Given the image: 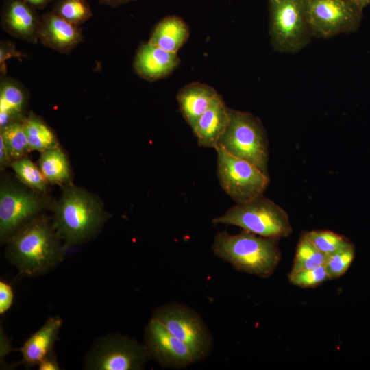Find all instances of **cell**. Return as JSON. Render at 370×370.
Wrapping results in <instances>:
<instances>
[{"label": "cell", "instance_id": "obj_1", "mask_svg": "<svg viewBox=\"0 0 370 370\" xmlns=\"http://www.w3.org/2000/svg\"><path fill=\"white\" fill-rule=\"evenodd\" d=\"M5 256L21 275L37 277L64 259L66 248L56 232L52 217L45 213L17 230L5 243Z\"/></svg>", "mask_w": 370, "mask_h": 370}, {"label": "cell", "instance_id": "obj_2", "mask_svg": "<svg viewBox=\"0 0 370 370\" xmlns=\"http://www.w3.org/2000/svg\"><path fill=\"white\" fill-rule=\"evenodd\" d=\"M54 228L66 249L95 238L112 217L102 200L72 182L62 186V194L51 210Z\"/></svg>", "mask_w": 370, "mask_h": 370}, {"label": "cell", "instance_id": "obj_3", "mask_svg": "<svg viewBox=\"0 0 370 370\" xmlns=\"http://www.w3.org/2000/svg\"><path fill=\"white\" fill-rule=\"evenodd\" d=\"M279 239L244 230L237 234L223 231L216 234L212 249L236 270L267 278L273 273L281 260Z\"/></svg>", "mask_w": 370, "mask_h": 370}, {"label": "cell", "instance_id": "obj_4", "mask_svg": "<svg viewBox=\"0 0 370 370\" xmlns=\"http://www.w3.org/2000/svg\"><path fill=\"white\" fill-rule=\"evenodd\" d=\"M55 201L14 177L1 173L0 182V242L8 240L34 219L51 210Z\"/></svg>", "mask_w": 370, "mask_h": 370}, {"label": "cell", "instance_id": "obj_5", "mask_svg": "<svg viewBox=\"0 0 370 370\" xmlns=\"http://www.w3.org/2000/svg\"><path fill=\"white\" fill-rule=\"evenodd\" d=\"M228 113L227 126L215 148L246 160L268 174L269 140L261 121L249 112L230 108Z\"/></svg>", "mask_w": 370, "mask_h": 370}, {"label": "cell", "instance_id": "obj_6", "mask_svg": "<svg viewBox=\"0 0 370 370\" xmlns=\"http://www.w3.org/2000/svg\"><path fill=\"white\" fill-rule=\"evenodd\" d=\"M214 224L236 225L256 235L283 238L292 232L289 217L279 205L263 195L243 204H236L212 221Z\"/></svg>", "mask_w": 370, "mask_h": 370}, {"label": "cell", "instance_id": "obj_7", "mask_svg": "<svg viewBox=\"0 0 370 370\" xmlns=\"http://www.w3.org/2000/svg\"><path fill=\"white\" fill-rule=\"evenodd\" d=\"M269 34L273 49L280 53H296L312 37L305 0H269Z\"/></svg>", "mask_w": 370, "mask_h": 370}, {"label": "cell", "instance_id": "obj_8", "mask_svg": "<svg viewBox=\"0 0 370 370\" xmlns=\"http://www.w3.org/2000/svg\"><path fill=\"white\" fill-rule=\"evenodd\" d=\"M150 358L144 345L119 334L95 340L84 360L88 370H139Z\"/></svg>", "mask_w": 370, "mask_h": 370}, {"label": "cell", "instance_id": "obj_9", "mask_svg": "<svg viewBox=\"0 0 370 370\" xmlns=\"http://www.w3.org/2000/svg\"><path fill=\"white\" fill-rule=\"evenodd\" d=\"M214 149L219 184L236 204L245 203L263 195L269 184L267 173L221 148Z\"/></svg>", "mask_w": 370, "mask_h": 370}, {"label": "cell", "instance_id": "obj_10", "mask_svg": "<svg viewBox=\"0 0 370 370\" xmlns=\"http://www.w3.org/2000/svg\"><path fill=\"white\" fill-rule=\"evenodd\" d=\"M308 22L313 36L329 38L355 32L362 10L349 0H305Z\"/></svg>", "mask_w": 370, "mask_h": 370}, {"label": "cell", "instance_id": "obj_11", "mask_svg": "<svg viewBox=\"0 0 370 370\" xmlns=\"http://www.w3.org/2000/svg\"><path fill=\"white\" fill-rule=\"evenodd\" d=\"M152 317L187 344L197 360L206 358L211 351V334L199 315L190 308L171 303L156 308Z\"/></svg>", "mask_w": 370, "mask_h": 370}, {"label": "cell", "instance_id": "obj_12", "mask_svg": "<svg viewBox=\"0 0 370 370\" xmlns=\"http://www.w3.org/2000/svg\"><path fill=\"white\" fill-rule=\"evenodd\" d=\"M144 345L150 358L162 367H183L198 361L187 344L153 317L145 328Z\"/></svg>", "mask_w": 370, "mask_h": 370}, {"label": "cell", "instance_id": "obj_13", "mask_svg": "<svg viewBox=\"0 0 370 370\" xmlns=\"http://www.w3.org/2000/svg\"><path fill=\"white\" fill-rule=\"evenodd\" d=\"M41 18L34 8L23 0H5L2 12V27L10 34L29 42L38 39Z\"/></svg>", "mask_w": 370, "mask_h": 370}, {"label": "cell", "instance_id": "obj_14", "mask_svg": "<svg viewBox=\"0 0 370 370\" xmlns=\"http://www.w3.org/2000/svg\"><path fill=\"white\" fill-rule=\"evenodd\" d=\"M38 39L47 47L62 53H69L82 41L83 36L79 26L51 11L41 17Z\"/></svg>", "mask_w": 370, "mask_h": 370}, {"label": "cell", "instance_id": "obj_15", "mask_svg": "<svg viewBox=\"0 0 370 370\" xmlns=\"http://www.w3.org/2000/svg\"><path fill=\"white\" fill-rule=\"evenodd\" d=\"M179 62L177 53L166 51L148 42L137 51L134 67L139 76L154 81L170 74Z\"/></svg>", "mask_w": 370, "mask_h": 370}, {"label": "cell", "instance_id": "obj_16", "mask_svg": "<svg viewBox=\"0 0 370 370\" xmlns=\"http://www.w3.org/2000/svg\"><path fill=\"white\" fill-rule=\"evenodd\" d=\"M229 121L228 107L222 97L214 99L193 130L199 147L213 148L224 133Z\"/></svg>", "mask_w": 370, "mask_h": 370}, {"label": "cell", "instance_id": "obj_17", "mask_svg": "<svg viewBox=\"0 0 370 370\" xmlns=\"http://www.w3.org/2000/svg\"><path fill=\"white\" fill-rule=\"evenodd\" d=\"M62 320L60 317H50L42 326L26 340L20 348L22 354L21 363L27 368H32L54 349V344Z\"/></svg>", "mask_w": 370, "mask_h": 370}, {"label": "cell", "instance_id": "obj_18", "mask_svg": "<svg viewBox=\"0 0 370 370\" xmlns=\"http://www.w3.org/2000/svg\"><path fill=\"white\" fill-rule=\"evenodd\" d=\"M217 95L212 87L198 82L187 84L178 91L177 100L180 112L192 130Z\"/></svg>", "mask_w": 370, "mask_h": 370}, {"label": "cell", "instance_id": "obj_19", "mask_svg": "<svg viewBox=\"0 0 370 370\" xmlns=\"http://www.w3.org/2000/svg\"><path fill=\"white\" fill-rule=\"evenodd\" d=\"M27 96L25 88L12 79H3L0 87V129L23 121L26 114Z\"/></svg>", "mask_w": 370, "mask_h": 370}, {"label": "cell", "instance_id": "obj_20", "mask_svg": "<svg viewBox=\"0 0 370 370\" xmlns=\"http://www.w3.org/2000/svg\"><path fill=\"white\" fill-rule=\"evenodd\" d=\"M188 36L187 24L182 18L172 15L163 18L156 25L149 42L166 51L177 53Z\"/></svg>", "mask_w": 370, "mask_h": 370}, {"label": "cell", "instance_id": "obj_21", "mask_svg": "<svg viewBox=\"0 0 370 370\" xmlns=\"http://www.w3.org/2000/svg\"><path fill=\"white\" fill-rule=\"evenodd\" d=\"M38 166L51 184L71 182V169L68 158L60 147L40 152Z\"/></svg>", "mask_w": 370, "mask_h": 370}, {"label": "cell", "instance_id": "obj_22", "mask_svg": "<svg viewBox=\"0 0 370 370\" xmlns=\"http://www.w3.org/2000/svg\"><path fill=\"white\" fill-rule=\"evenodd\" d=\"M23 125L31 151L42 152L60 147L53 130L33 112L26 114Z\"/></svg>", "mask_w": 370, "mask_h": 370}, {"label": "cell", "instance_id": "obj_23", "mask_svg": "<svg viewBox=\"0 0 370 370\" xmlns=\"http://www.w3.org/2000/svg\"><path fill=\"white\" fill-rule=\"evenodd\" d=\"M0 138L5 144L12 162L27 156L31 151L23 120L12 123L0 129Z\"/></svg>", "mask_w": 370, "mask_h": 370}, {"label": "cell", "instance_id": "obj_24", "mask_svg": "<svg viewBox=\"0 0 370 370\" xmlns=\"http://www.w3.org/2000/svg\"><path fill=\"white\" fill-rule=\"evenodd\" d=\"M10 167L14 171L16 177L25 185L38 192L48 193L49 183L38 166L28 157L25 156L12 162Z\"/></svg>", "mask_w": 370, "mask_h": 370}, {"label": "cell", "instance_id": "obj_25", "mask_svg": "<svg viewBox=\"0 0 370 370\" xmlns=\"http://www.w3.org/2000/svg\"><path fill=\"white\" fill-rule=\"evenodd\" d=\"M328 256L320 251L302 233L297 243L290 273L324 265Z\"/></svg>", "mask_w": 370, "mask_h": 370}, {"label": "cell", "instance_id": "obj_26", "mask_svg": "<svg viewBox=\"0 0 370 370\" xmlns=\"http://www.w3.org/2000/svg\"><path fill=\"white\" fill-rule=\"evenodd\" d=\"M303 234L327 256L353 245L345 236L328 230H312Z\"/></svg>", "mask_w": 370, "mask_h": 370}, {"label": "cell", "instance_id": "obj_27", "mask_svg": "<svg viewBox=\"0 0 370 370\" xmlns=\"http://www.w3.org/2000/svg\"><path fill=\"white\" fill-rule=\"evenodd\" d=\"M52 11L77 26L87 21L92 16L87 0H57Z\"/></svg>", "mask_w": 370, "mask_h": 370}, {"label": "cell", "instance_id": "obj_28", "mask_svg": "<svg viewBox=\"0 0 370 370\" xmlns=\"http://www.w3.org/2000/svg\"><path fill=\"white\" fill-rule=\"evenodd\" d=\"M355 256L354 245L328 256L324 264L329 280L343 275L350 267Z\"/></svg>", "mask_w": 370, "mask_h": 370}, {"label": "cell", "instance_id": "obj_29", "mask_svg": "<svg viewBox=\"0 0 370 370\" xmlns=\"http://www.w3.org/2000/svg\"><path fill=\"white\" fill-rule=\"evenodd\" d=\"M289 282L297 286L312 288L329 280L324 265L319 267L299 271L288 275Z\"/></svg>", "mask_w": 370, "mask_h": 370}, {"label": "cell", "instance_id": "obj_30", "mask_svg": "<svg viewBox=\"0 0 370 370\" xmlns=\"http://www.w3.org/2000/svg\"><path fill=\"white\" fill-rule=\"evenodd\" d=\"M14 295L12 286L5 281L0 280V314H4L11 308Z\"/></svg>", "mask_w": 370, "mask_h": 370}, {"label": "cell", "instance_id": "obj_31", "mask_svg": "<svg viewBox=\"0 0 370 370\" xmlns=\"http://www.w3.org/2000/svg\"><path fill=\"white\" fill-rule=\"evenodd\" d=\"M39 370H60V367L54 349L47 354L38 364Z\"/></svg>", "mask_w": 370, "mask_h": 370}, {"label": "cell", "instance_id": "obj_32", "mask_svg": "<svg viewBox=\"0 0 370 370\" xmlns=\"http://www.w3.org/2000/svg\"><path fill=\"white\" fill-rule=\"evenodd\" d=\"M21 53L18 51L15 50V47L10 42L3 43L1 45L0 49V63L1 66L4 64L5 60L11 57H20Z\"/></svg>", "mask_w": 370, "mask_h": 370}, {"label": "cell", "instance_id": "obj_33", "mask_svg": "<svg viewBox=\"0 0 370 370\" xmlns=\"http://www.w3.org/2000/svg\"><path fill=\"white\" fill-rule=\"evenodd\" d=\"M12 161L10 156L8 153L5 144L0 138V169L1 171H3L7 166H10Z\"/></svg>", "mask_w": 370, "mask_h": 370}, {"label": "cell", "instance_id": "obj_34", "mask_svg": "<svg viewBox=\"0 0 370 370\" xmlns=\"http://www.w3.org/2000/svg\"><path fill=\"white\" fill-rule=\"evenodd\" d=\"M25 2L38 9H42L53 0H23Z\"/></svg>", "mask_w": 370, "mask_h": 370}, {"label": "cell", "instance_id": "obj_35", "mask_svg": "<svg viewBox=\"0 0 370 370\" xmlns=\"http://www.w3.org/2000/svg\"><path fill=\"white\" fill-rule=\"evenodd\" d=\"M100 3L110 6L116 7L125 3L136 1L137 0H97Z\"/></svg>", "mask_w": 370, "mask_h": 370}, {"label": "cell", "instance_id": "obj_36", "mask_svg": "<svg viewBox=\"0 0 370 370\" xmlns=\"http://www.w3.org/2000/svg\"><path fill=\"white\" fill-rule=\"evenodd\" d=\"M355 6L361 10L370 5V0H349Z\"/></svg>", "mask_w": 370, "mask_h": 370}]
</instances>
